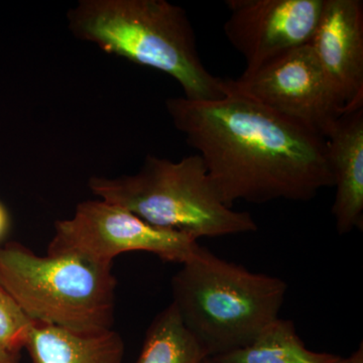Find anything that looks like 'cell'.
<instances>
[{
    "instance_id": "cell-5",
    "label": "cell",
    "mask_w": 363,
    "mask_h": 363,
    "mask_svg": "<svg viewBox=\"0 0 363 363\" xmlns=\"http://www.w3.org/2000/svg\"><path fill=\"white\" fill-rule=\"evenodd\" d=\"M0 286L33 322L79 333L113 329L116 279L108 264L72 255L40 257L11 241L0 247Z\"/></svg>"
},
{
    "instance_id": "cell-16",
    "label": "cell",
    "mask_w": 363,
    "mask_h": 363,
    "mask_svg": "<svg viewBox=\"0 0 363 363\" xmlns=\"http://www.w3.org/2000/svg\"><path fill=\"white\" fill-rule=\"evenodd\" d=\"M0 363H21V353L13 352L0 346Z\"/></svg>"
},
{
    "instance_id": "cell-17",
    "label": "cell",
    "mask_w": 363,
    "mask_h": 363,
    "mask_svg": "<svg viewBox=\"0 0 363 363\" xmlns=\"http://www.w3.org/2000/svg\"><path fill=\"white\" fill-rule=\"evenodd\" d=\"M348 363H363V345L360 343L359 347L353 353L350 357V362Z\"/></svg>"
},
{
    "instance_id": "cell-8",
    "label": "cell",
    "mask_w": 363,
    "mask_h": 363,
    "mask_svg": "<svg viewBox=\"0 0 363 363\" xmlns=\"http://www.w3.org/2000/svg\"><path fill=\"white\" fill-rule=\"evenodd\" d=\"M224 33L252 71L311 43L324 0H228Z\"/></svg>"
},
{
    "instance_id": "cell-11",
    "label": "cell",
    "mask_w": 363,
    "mask_h": 363,
    "mask_svg": "<svg viewBox=\"0 0 363 363\" xmlns=\"http://www.w3.org/2000/svg\"><path fill=\"white\" fill-rule=\"evenodd\" d=\"M25 348L33 363H123L125 344L111 329L87 334L33 322Z\"/></svg>"
},
{
    "instance_id": "cell-3",
    "label": "cell",
    "mask_w": 363,
    "mask_h": 363,
    "mask_svg": "<svg viewBox=\"0 0 363 363\" xmlns=\"http://www.w3.org/2000/svg\"><path fill=\"white\" fill-rule=\"evenodd\" d=\"M172 279L173 304L208 357L250 345L279 319L288 285L201 247Z\"/></svg>"
},
{
    "instance_id": "cell-6",
    "label": "cell",
    "mask_w": 363,
    "mask_h": 363,
    "mask_svg": "<svg viewBox=\"0 0 363 363\" xmlns=\"http://www.w3.org/2000/svg\"><path fill=\"white\" fill-rule=\"evenodd\" d=\"M197 240L164 230L128 210L104 200H87L71 218L55 223L48 255H72L112 266L121 253H152L164 262L183 264L197 252Z\"/></svg>"
},
{
    "instance_id": "cell-4",
    "label": "cell",
    "mask_w": 363,
    "mask_h": 363,
    "mask_svg": "<svg viewBox=\"0 0 363 363\" xmlns=\"http://www.w3.org/2000/svg\"><path fill=\"white\" fill-rule=\"evenodd\" d=\"M88 186L99 199L197 241L257 230L252 215L222 202L198 154L178 162L149 155L138 173L92 177Z\"/></svg>"
},
{
    "instance_id": "cell-14",
    "label": "cell",
    "mask_w": 363,
    "mask_h": 363,
    "mask_svg": "<svg viewBox=\"0 0 363 363\" xmlns=\"http://www.w3.org/2000/svg\"><path fill=\"white\" fill-rule=\"evenodd\" d=\"M33 324L16 301L0 286V346L21 353Z\"/></svg>"
},
{
    "instance_id": "cell-13",
    "label": "cell",
    "mask_w": 363,
    "mask_h": 363,
    "mask_svg": "<svg viewBox=\"0 0 363 363\" xmlns=\"http://www.w3.org/2000/svg\"><path fill=\"white\" fill-rule=\"evenodd\" d=\"M207 357L171 303L152 320L136 363H202Z\"/></svg>"
},
{
    "instance_id": "cell-2",
    "label": "cell",
    "mask_w": 363,
    "mask_h": 363,
    "mask_svg": "<svg viewBox=\"0 0 363 363\" xmlns=\"http://www.w3.org/2000/svg\"><path fill=\"white\" fill-rule=\"evenodd\" d=\"M76 39L167 74L191 100L224 96L223 79L202 63L193 26L166 0H80L67 16Z\"/></svg>"
},
{
    "instance_id": "cell-12",
    "label": "cell",
    "mask_w": 363,
    "mask_h": 363,
    "mask_svg": "<svg viewBox=\"0 0 363 363\" xmlns=\"http://www.w3.org/2000/svg\"><path fill=\"white\" fill-rule=\"evenodd\" d=\"M216 363H348L350 357L308 350L290 320L277 319L245 347L211 357Z\"/></svg>"
},
{
    "instance_id": "cell-10",
    "label": "cell",
    "mask_w": 363,
    "mask_h": 363,
    "mask_svg": "<svg viewBox=\"0 0 363 363\" xmlns=\"http://www.w3.org/2000/svg\"><path fill=\"white\" fill-rule=\"evenodd\" d=\"M336 188L332 215L339 234L363 227V108L338 119L325 138Z\"/></svg>"
},
{
    "instance_id": "cell-9",
    "label": "cell",
    "mask_w": 363,
    "mask_h": 363,
    "mask_svg": "<svg viewBox=\"0 0 363 363\" xmlns=\"http://www.w3.org/2000/svg\"><path fill=\"white\" fill-rule=\"evenodd\" d=\"M310 45L344 112L363 108L362 0H324Z\"/></svg>"
},
{
    "instance_id": "cell-7",
    "label": "cell",
    "mask_w": 363,
    "mask_h": 363,
    "mask_svg": "<svg viewBox=\"0 0 363 363\" xmlns=\"http://www.w3.org/2000/svg\"><path fill=\"white\" fill-rule=\"evenodd\" d=\"M223 91L247 98L324 138L345 114L310 44L238 78L223 79Z\"/></svg>"
},
{
    "instance_id": "cell-15",
    "label": "cell",
    "mask_w": 363,
    "mask_h": 363,
    "mask_svg": "<svg viewBox=\"0 0 363 363\" xmlns=\"http://www.w3.org/2000/svg\"><path fill=\"white\" fill-rule=\"evenodd\" d=\"M11 226V214L6 205L0 201V242L6 238Z\"/></svg>"
},
{
    "instance_id": "cell-1",
    "label": "cell",
    "mask_w": 363,
    "mask_h": 363,
    "mask_svg": "<svg viewBox=\"0 0 363 363\" xmlns=\"http://www.w3.org/2000/svg\"><path fill=\"white\" fill-rule=\"evenodd\" d=\"M166 107L227 207L309 201L333 187L323 136L262 105L226 92L207 101L169 98Z\"/></svg>"
},
{
    "instance_id": "cell-18",
    "label": "cell",
    "mask_w": 363,
    "mask_h": 363,
    "mask_svg": "<svg viewBox=\"0 0 363 363\" xmlns=\"http://www.w3.org/2000/svg\"><path fill=\"white\" fill-rule=\"evenodd\" d=\"M202 363H216V362H215L214 360L212 359L211 357H207V358H205L204 360H203Z\"/></svg>"
}]
</instances>
